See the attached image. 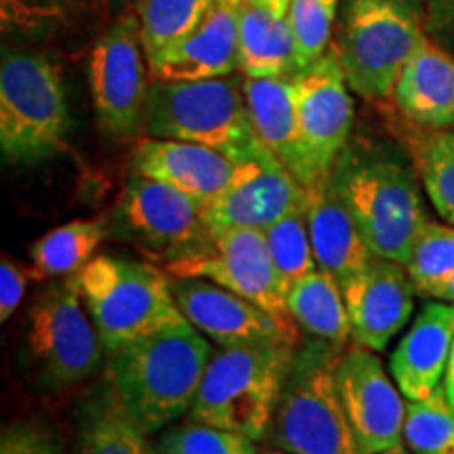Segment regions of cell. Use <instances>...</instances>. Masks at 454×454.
Listing matches in <instances>:
<instances>
[{"instance_id":"obj_29","label":"cell","mask_w":454,"mask_h":454,"mask_svg":"<svg viewBox=\"0 0 454 454\" xmlns=\"http://www.w3.org/2000/svg\"><path fill=\"white\" fill-rule=\"evenodd\" d=\"M213 0H139V26L147 64L179 44L200 24Z\"/></svg>"},{"instance_id":"obj_26","label":"cell","mask_w":454,"mask_h":454,"mask_svg":"<svg viewBox=\"0 0 454 454\" xmlns=\"http://www.w3.org/2000/svg\"><path fill=\"white\" fill-rule=\"evenodd\" d=\"M145 435L104 383L78 414L76 454H154Z\"/></svg>"},{"instance_id":"obj_21","label":"cell","mask_w":454,"mask_h":454,"mask_svg":"<svg viewBox=\"0 0 454 454\" xmlns=\"http://www.w3.org/2000/svg\"><path fill=\"white\" fill-rule=\"evenodd\" d=\"M248 114L254 135L271 156L297 177L305 190L320 184L311 168L301 135L297 106L293 99L291 76L244 78Z\"/></svg>"},{"instance_id":"obj_24","label":"cell","mask_w":454,"mask_h":454,"mask_svg":"<svg viewBox=\"0 0 454 454\" xmlns=\"http://www.w3.org/2000/svg\"><path fill=\"white\" fill-rule=\"evenodd\" d=\"M308 227L317 270L340 284L364 270L374 257L331 179L308 190Z\"/></svg>"},{"instance_id":"obj_43","label":"cell","mask_w":454,"mask_h":454,"mask_svg":"<svg viewBox=\"0 0 454 454\" xmlns=\"http://www.w3.org/2000/svg\"><path fill=\"white\" fill-rule=\"evenodd\" d=\"M448 3H454V0H448Z\"/></svg>"},{"instance_id":"obj_19","label":"cell","mask_w":454,"mask_h":454,"mask_svg":"<svg viewBox=\"0 0 454 454\" xmlns=\"http://www.w3.org/2000/svg\"><path fill=\"white\" fill-rule=\"evenodd\" d=\"M240 70V0H213L192 34L152 61V81H208Z\"/></svg>"},{"instance_id":"obj_16","label":"cell","mask_w":454,"mask_h":454,"mask_svg":"<svg viewBox=\"0 0 454 454\" xmlns=\"http://www.w3.org/2000/svg\"><path fill=\"white\" fill-rule=\"evenodd\" d=\"M173 294L196 331L221 348L261 343H299V328L282 325L257 303L204 278H175Z\"/></svg>"},{"instance_id":"obj_13","label":"cell","mask_w":454,"mask_h":454,"mask_svg":"<svg viewBox=\"0 0 454 454\" xmlns=\"http://www.w3.org/2000/svg\"><path fill=\"white\" fill-rule=\"evenodd\" d=\"M291 89L305 152L322 184L331 179L333 164L349 144L354 127V101L337 49H328L314 64L293 74Z\"/></svg>"},{"instance_id":"obj_25","label":"cell","mask_w":454,"mask_h":454,"mask_svg":"<svg viewBox=\"0 0 454 454\" xmlns=\"http://www.w3.org/2000/svg\"><path fill=\"white\" fill-rule=\"evenodd\" d=\"M286 308L301 331L311 337L345 345L351 339V322L337 278L316 270L286 291Z\"/></svg>"},{"instance_id":"obj_18","label":"cell","mask_w":454,"mask_h":454,"mask_svg":"<svg viewBox=\"0 0 454 454\" xmlns=\"http://www.w3.org/2000/svg\"><path fill=\"white\" fill-rule=\"evenodd\" d=\"M247 162L248 158L234 160L215 147L175 139L145 137L133 150V173L162 181L202 204L230 190Z\"/></svg>"},{"instance_id":"obj_17","label":"cell","mask_w":454,"mask_h":454,"mask_svg":"<svg viewBox=\"0 0 454 454\" xmlns=\"http://www.w3.org/2000/svg\"><path fill=\"white\" fill-rule=\"evenodd\" d=\"M340 291L354 343L379 354L411 320L417 288L404 265L372 257L364 270L340 284Z\"/></svg>"},{"instance_id":"obj_7","label":"cell","mask_w":454,"mask_h":454,"mask_svg":"<svg viewBox=\"0 0 454 454\" xmlns=\"http://www.w3.org/2000/svg\"><path fill=\"white\" fill-rule=\"evenodd\" d=\"M72 118L61 74L49 57L4 51L0 66V150L7 162L36 164L66 147Z\"/></svg>"},{"instance_id":"obj_2","label":"cell","mask_w":454,"mask_h":454,"mask_svg":"<svg viewBox=\"0 0 454 454\" xmlns=\"http://www.w3.org/2000/svg\"><path fill=\"white\" fill-rule=\"evenodd\" d=\"M331 184L374 257L406 265L429 219L404 156L387 145L354 141L334 160Z\"/></svg>"},{"instance_id":"obj_35","label":"cell","mask_w":454,"mask_h":454,"mask_svg":"<svg viewBox=\"0 0 454 454\" xmlns=\"http://www.w3.org/2000/svg\"><path fill=\"white\" fill-rule=\"evenodd\" d=\"M66 20L64 0H0V26L4 34L43 38Z\"/></svg>"},{"instance_id":"obj_4","label":"cell","mask_w":454,"mask_h":454,"mask_svg":"<svg viewBox=\"0 0 454 454\" xmlns=\"http://www.w3.org/2000/svg\"><path fill=\"white\" fill-rule=\"evenodd\" d=\"M343 351L316 337L297 348L268 434L282 452L360 454L337 385Z\"/></svg>"},{"instance_id":"obj_36","label":"cell","mask_w":454,"mask_h":454,"mask_svg":"<svg viewBox=\"0 0 454 454\" xmlns=\"http://www.w3.org/2000/svg\"><path fill=\"white\" fill-rule=\"evenodd\" d=\"M0 454H66L61 442L47 425L15 421L4 425L0 435Z\"/></svg>"},{"instance_id":"obj_5","label":"cell","mask_w":454,"mask_h":454,"mask_svg":"<svg viewBox=\"0 0 454 454\" xmlns=\"http://www.w3.org/2000/svg\"><path fill=\"white\" fill-rule=\"evenodd\" d=\"M141 129L147 137L208 145L234 160H247L263 147L254 135L244 82L236 76L152 81Z\"/></svg>"},{"instance_id":"obj_37","label":"cell","mask_w":454,"mask_h":454,"mask_svg":"<svg viewBox=\"0 0 454 454\" xmlns=\"http://www.w3.org/2000/svg\"><path fill=\"white\" fill-rule=\"evenodd\" d=\"M30 278H36L34 270L21 268L9 254H3L0 261V320L3 322H9V317L20 308Z\"/></svg>"},{"instance_id":"obj_3","label":"cell","mask_w":454,"mask_h":454,"mask_svg":"<svg viewBox=\"0 0 454 454\" xmlns=\"http://www.w3.org/2000/svg\"><path fill=\"white\" fill-rule=\"evenodd\" d=\"M294 354L297 345L288 343L215 351L187 419L265 440Z\"/></svg>"},{"instance_id":"obj_42","label":"cell","mask_w":454,"mask_h":454,"mask_svg":"<svg viewBox=\"0 0 454 454\" xmlns=\"http://www.w3.org/2000/svg\"><path fill=\"white\" fill-rule=\"evenodd\" d=\"M268 454H288V452H268Z\"/></svg>"},{"instance_id":"obj_33","label":"cell","mask_w":454,"mask_h":454,"mask_svg":"<svg viewBox=\"0 0 454 454\" xmlns=\"http://www.w3.org/2000/svg\"><path fill=\"white\" fill-rule=\"evenodd\" d=\"M156 448L160 454H257L254 440L248 435L190 419L164 431Z\"/></svg>"},{"instance_id":"obj_9","label":"cell","mask_w":454,"mask_h":454,"mask_svg":"<svg viewBox=\"0 0 454 454\" xmlns=\"http://www.w3.org/2000/svg\"><path fill=\"white\" fill-rule=\"evenodd\" d=\"M26 345L38 381L49 389L72 387L95 372L106 349L76 276L38 294L27 314Z\"/></svg>"},{"instance_id":"obj_38","label":"cell","mask_w":454,"mask_h":454,"mask_svg":"<svg viewBox=\"0 0 454 454\" xmlns=\"http://www.w3.org/2000/svg\"><path fill=\"white\" fill-rule=\"evenodd\" d=\"M429 297H434L438 301H446V303H454V271L446 278L444 282L438 284V286L431 291Z\"/></svg>"},{"instance_id":"obj_12","label":"cell","mask_w":454,"mask_h":454,"mask_svg":"<svg viewBox=\"0 0 454 454\" xmlns=\"http://www.w3.org/2000/svg\"><path fill=\"white\" fill-rule=\"evenodd\" d=\"M150 64L139 17L127 15L95 43L89 57V87L99 129L112 139L135 135L144 124Z\"/></svg>"},{"instance_id":"obj_20","label":"cell","mask_w":454,"mask_h":454,"mask_svg":"<svg viewBox=\"0 0 454 454\" xmlns=\"http://www.w3.org/2000/svg\"><path fill=\"white\" fill-rule=\"evenodd\" d=\"M454 343V303H425L391 354V374L408 400H423L442 385Z\"/></svg>"},{"instance_id":"obj_23","label":"cell","mask_w":454,"mask_h":454,"mask_svg":"<svg viewBox=\"0 0 454 454\" xmlns=\"http://www.w3.org/2000/svg\"><path fill=\"white\" fill-rule=\"evenodd\" d=\"M291 0H240V70L248 78L299 72Z\"/></svg>"},{"instance_id":"obj_32","label":"cell","mask_w":454,"mask_h":454,"mask_svg":"<svg viewBox=\"0 0 454 454\" xmlns=\"http://www.w3.org/2000/svg\"><path fill=\"white\" fill-rule=\"evenodd\" d=\"M404 268L414 288L429 297L454 271V227L429 221L414 240Z\"/></svg>"},{"instance_id":"obj_27","label":"cell","mask_w":454,"mask_h":454,"mask_svg":"<svg viewBox=\"0 0 454 454\" xmlns=\"http://www.w3.org/2000/svg\"><path fill=\"white\" fill-rule=\"evenodd\" d=\"M110 234V221L74 219L38 238L30 247L36 278H70L81 274L98 257V248Z\"/></svg>"},{"instance_id":"obj_28","label":"cell","mask_w":454,"mask_h":454,"mask_svg":"<svg viewBox=\"0 0 454 454\" xmlns=\"http://www.w3.org/2000/svg\"><path fill=\"white\" fill-rule=\"evenodd\" d=\"M411 156L434 208L454 223V129H421L411 141Z\"/></svg>"},{"instance_id":"obj_8","label":"cell","mask_w":454,"mask_h":454,"mask_svg":"<svg viewBox=\"0 0 454 454\" xmlns=\"http://www.w3.org/2000/svg\"><path fill=\"white\" fill-rule=\"evenodd\" d=\"M423 36L419 0H348L334 49L349 89L371 101L394 98L402 67Z\"/></svg>"},{"instance_id":"obj_1","label":"cell","mask_w":454,"mask_h":454,"mask_svg":"<svg viewBox=\"0 0 454 454\" xmlns=\"http://www.w3.org/2000/svg\"><path fill=\"white\" fill-rule=\"evenodd\" d=\"M213 354L204 334L181 322L107 354L106 383L122 411L152 435L190 412Z\"/></svg>"},{"instance_id":"obj_31","label":"cell","mask_w":454,"mask_h":454,"mask_svg":"<svg viewBox=\"0 0 454 454\" xmlns=\"http://www.w3.org/2000/svg\"><path fill=\"white\" fill-rule=\"evenodd\" d=\"M263 231L271 261L286 291L294 282L303 280L317 270L308 227V211L288 215Z\"/></svg>"},{"instance_id":"obj_11","label":"cell","mask_w":454,"mask_h":454,"mask_svg":"<svg viewBox=\"0 0 454 454\" xmlns=\"http://www.w3.org/2000/svg\"><path fill=\"white\" fill-rule=\"evenodd\" d=\"M107 221L110 234L162 263L187 253L208 234L202 202L137 173L129 177Z\"/></svg>"},{"instance_id":"obj_30","label":"cell","mask_w":454,"mask_h":454,"mask_svg":"<svg viewBox=\"0 0 454 454\" xmlns=\"http://www.w3.org/2000/svg\"><path fill=\"white\" fill-rule=\"evenodd\" d=\"M404 440L414 454H454V408L444 385L406 402Z\"/></svg>"},{"instance_id":"obj_39","label":"cell","mask_w":454,"mask_h":454,"mask_svg":"<svg viewBox=\"0 0 454 454\" xmlns=\"http://www.w3.org/2000/svg\"><path fill=\"white\" fill-rule=\"evenodd\" d=\"M444 389H446L448 400H450V404L454 408V343H452V349H450V357H448L446 377H444Z\"/></svg>"},{"instance_id":"obj_22","label":"cell","mask_w":454,"mask_h":454,"mask_svg":"<svg viewBox=\"0 0 454 454\" xmlns=\"http://www.w3.org/2000/svg\"><path fill=\"white\" fill-rule=\"evenodd\" d=\"M394 101L419 129H454V57L431 43L427 34L402 67Z\"/></svg>"},{"instance_id":"obj_6","label":"cell","mask_w":454,"mask_h":454,"mask_svg":"<svg viewBox=\"0 0 454 454\" xmlns=\"http://www.w3.org/2000/svg\"><path fill=\"white\" fill-rule=\"evenodd\" d=\"M76 284L106 354L144 334L187 322L168 274L150 263L98 254L76 274Z\"/></svg>"},{"instance_id":"obj_41","label":"cell","mask_w":454,"mask_h":454,"mask_svg":"<svg viewBox=\"0 0 454 454\" xmlns=\"http://www.w3.org/2000/svg\"><path fill=\"white\" fill-rule=\"evenodd\" d=\"M110 3H114V4H122V3H127V0H110Z\"/></svg>"},{"instance_id":"obj_10","label":"cell","mask_w":454,"mask_h":454,"mask_svg":"<svg viewBox=\"0 0 454 454\" xmlns=\"http://www.w3.org/2000/svg\"><path fill=\"white\" fill-rule=\"evenodd\" d=\"M173 278H204L257 303L282 325L299 328L286 308V288L271 261L265 231L251 227L208 230L207 238L162 263Z\"/></svg>"},{"instance_id":"obj_14","label":"cell","mask_w":454,"mask_h":454,"mask_svg":"<svg viewBox=\"0 0 454 454\" xmlns=\"http://www.w3.org/2000/svg\"><path fill=\"white\" fill-rule=\"evenodd\" d=\"M337 385L360 454H374L402 444L406 404L381 357L354 343L340 356Z\"/></svg>"},{"instance_id":"obj_15","label":"cell","mask_w":454,"mask_h":454,"mask_svg":"<svg viewBox=\"0 0 454 454\" xmlns=\"http://www.w3.org/2000/svg\"><path fill=\"white\" fill-rule=\"evenodd\" d=\"M308 211V190L265 147L248 158L242 175L230 190L202 204L208 230L251 227L268 230L288 215Z\"/></svg>"},{"instance_id":"obj_40","label":"cell","mask_w":454,"mask_h":454,"mask_svg":"<svg viewBox=\"0 0 454 454\" xmlns=\"http://www.w3.org/2000/svg\"><path fill=\"white\" fill-rule=\"evenodd\" d=\"M374 454H408V452H406V448H404V446L397 444V446H391V448H387V450L374 452Z\"/></svg>"},{"instance_id":"obj_34","label":"cell","mask_w":454,"mask_h":454,"mask_svg":"<svg viewBox=\"0 0 454 454\" xmlns=\"http://www.w3.org/2000/svg\"><path fill=\"white\" fill-rule=\"evenodd\" d=\"M334 15H337V0H291L288 17L297 41L299 70L314 64L326 53Z\"/></svg>"}]
</instances>
